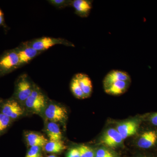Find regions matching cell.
I'll list each match as a JSON object with an SVG mask.
<instances>
[{
	"label": "cell",
	"instance_id": "28",
	"mask_svg": "<svg viewBox=\"0 0 157 157\" xmlns=\"http://www.w3.org/2000/svg\"><path fill=\"white\" fill-rule=\"evenodd\" d=\"M2 100H1V99H0V104L2 103Z\"/></svg>",
	"mask_w": 157,
	"mask_h": 157
},
{
	"label": "cell",
	"instance_id": "4",
	"mask_svg": "<svg viewBox=\"0 0 157 157\" xmlns=\"http://www.w3.org/2000/svg\"><path fill=\"white\" fill-rule=\"evenodd\" d=\"M19 67V58L15 48L6 52L0 56V76L11 73Z\"/></svg>",
	"mask_w": 157,
	"mask_h": 157
},
{
	"label": "cell",
	"instance_id": "27",
	"mask_svg": "<svg viewBox=\"0 0 157 157\" xmlns=\"http://www.w3.org/2000/svg\"><path fill=\"white\" fill-rule=\"evenodd\" d=\"M47 157H57L54 155H50L48 156Z\"/></svg>",
	"mask_w": 157,
	"mask_h": 157
},
{
	"label": "cell",
	"instance_id": "23",
	"mask_svg": "<svg viewBox=\"0 0 157 157\" xmlns=\"http://www.w3.org/2000/svg\"><path fill=\"white\" fill-rule=\"evenodd\" d=\"M96 156L102 157H109L114 156V155L111 151L106 149L101 148L97 151L96 154Z\"/></svg>",
	"mask_w": 157,
	"mask_h": 157
},
{
	"label": "cell",
	"instance_id": "6",
	"mask_svg": "<svg viewBox=\"0 0 157 157\" xmlns=\"http://www.w3.org/2000/svg\"><path fill=\"white\" fill-rule=\"evenodd\" d=\"M44 113L48 120L57 123L64 121L67 117L66 108L56 103L47 104Z\"/></svg>",
	"mask_w": 157,
	"mask_h": 157
},
{
	"label": "cell",
	"instance_id": "25",
	"mask_svg": "<svg viewBox=\"0 0 157 157\" xmlns=\"http://www.w3.org/2000/svg\"><path fill=\"white\" fill-rule=\"evenodd\" d=\"M151 121L154 125L157 126V113L152 116L151 118Z\"/></svg>",
	"mask_w": 157,
	"mask_h": 157
},
{
	"label": "cell",
	"instance_id": "3",
	"mask_svg": "<svg viewBox=\"0 0 157 157\" xmlns=\"http://www.w3.org/2000/svg\"><path fill=\"white\" fill-rule=\"evenodd\" d=\"M35 49L42 52L56 45H63L70 47H75L73 43L64 39L50 37H42L27 42Z\"/></svg>",
	"mask_w": 157,
	"mask_h": 157
},
{
	"label": "cell",
	"instance_id": "10",
	"mask_svg": "<svg viewBox=\"0 0 157 157\" xmlns=\"http://www.w3.org/2000/svg\"><path fill=\"white\" fill-rule=\"evenodd\" d=\"M93 1L90 0H73L72 6L76 15L82 17H88L92 9Z\"/></svg>",
	"mask_w": 157,
	"mask_h": 157
},
{
	"label": "cell",
	"instance_id": "9",
	"mask_svg": "<svg viewBox=\"0 0 157 157\" xmlns=\"http://www.w3.org/2000/svg\"><path fill=\"white\" fill-rule=\"evenodd\" d=\"M123 139L117 129H108L101 138V143L109 147H116L120 145Z\"/></svg>",
	"mask_w": 157,
	"mask_h": 157
},
{
	"label": "cell",
	"instance_id": "2",
	"mask_svg": "<svg viewBox=\"0 0 157 157\" xmlns=\"http://www.w3.org/2000/svg\"><path fill=\"white\" fill-rule=\"evenodd\" d=\"M34 86L27 75H21L16 82L13 98L20 104L25 103L33 92Z\"/></svg>",
	"mask_w": 157,
	"mask_h": 157
},
{
	"label": "cell",
	"instance_id": "29",
	"mask_svg": "<svg viewBox=\"0 0 157 157\" xmlns=\"http://www.w3.org/2000/svg\"><path fill=\"white\" fill-rule=\"evenodd\" d=\"M95 157H98V156H96ZM109 157H115V156H114Z\"/></svg>",
	"mask_w": 157,
	"mask_h": 157
},
{
	"label": "cell",
	"instance_id": "20",
	"mask_svg": "<svg viewBox=\"0 0 157 157\" xmlns=\"http://www.w3.org/2000/svg\"><path fill=\"white\" fill-rule=\"evenodd\" d=\"M71 0H49L48 2L57 9H62L72 6Z\"/></svg>",
	"mask_w": 157,
	"mask_h": 157
},
{
	"label": "cell",
	"instance_id": "30",
	"mask_svg": "<svg viewBox=\"0 0 157 157\" xmlns=\"http://www.w3.org/2000/svg\"></svg>",
	"mask_w": 157,
	"mask_h": 157
},
{
	"label": "cell",
	"instance_id": "7",
	"mask_svg": "<svg viewBox=\"0 0 157 157\" xmlns=\"http://www.w3.org/2000/svg\"><path fill=\"white\" fill-rule=\"evenodd\" d=\"M15 49L19 58L20 67L28 63L42 53L29 45L27 42L21 44Z\"/></svg>",
	"mask_w": 157,
	"mask_h": 157
},
{
	"label": "cell",
	"instance_id": "8",
	"mask_svg": "<svg viewBox=\"0 0 157 157\" xmlns=\"http://www.w3.org/2000/svg\"><path fill=\"white\" fill-rule=\"evenodd\" d=\"M119 81L130 82L131 77L128 73L122 70H113L109 71L104 77L103 86L105 90L114 82Z\"/></svg>",
	"mask_w": 157,
	"mask_h": 157
},
{
	"label": "cell",
	"instance_id": "13",
	"mask_svg": "<svg viewBox=\"0 0 157 157\" xmlns=\"http://www.w3.org/2000/svg\"><path fill=\"white\" fill-rule=\"evenodd\" d=\"M25 139L29 146H38L43 148L48 141L44 135L34 132L27 133L25 135Z\"/></svg>",
	"mask_w": 157,
	"mask_h": 157
},
{
	"label": "cell",
	"instance_id": "26",
	"mask_svg": "<svg viewBox=\"0 0 157 157\" xmlns=\"http://www.w3.org/2000/svg\"><path fill=\"white\" fill-rule=\"evenodd\" d=\"M4 22V14H3L2 11L0 9V25H3Z\"/></svg>",
	"mask_w": 157,
	"mask_h": 157
},
{
	"label": "cell",
	"instance_id": "15",
	"mask_svg": "<svg viewBox=\"0 0 157 157\" xmlns=\"http://www.w3.org/2000/svg\"><path fill=\"white\" fill-rule=\"evenodd\" d=\"M45 131L49 140L59 141L62 140L63 135L61 129L57 123L49 121L46 125Z\"/></svg>",
	"mask_w": 157,
	"mask_h": 157
},
{
	"label": "cell",
	"instance_id": "1",
	"mask_svg": "<svg viewBox=\"0 0 157 157\" xmlns=\"http://www.w3.org/2000/svg\"><path fill=\"white\" fill-rule=\"evenodd\" d=\"M24 103L28 109L36 113L44 112L48 104L47 97L36 86Z\"/></svg>",
	"mask_w": 157,
	"mask_h": 157
},
{
	"label": "cell",
	"instance_id": "19",
	"mask_svg": "<svg viewBox=\"0 0 157 157\" xmlns=\"http://www.w3.org/2000/svg\"><path fill=\"white\" fill-rule=\"evenodd\" d=\"M12 121L10 118L0 112V137L9 128Z\"/></svg>",
	"mask_w": 157,
	"mask_h": 157
},
{
	"label": "cell",
	"instance_id": "16",
	"mask_svg": "<svg viewBox=\"0 0 157 157\" xmlns=\"http://www.w3.org/2000/svg\"><path fill=\"white\" fill-rule=\"evenodd\" d=\"M130 82L119 81L114 82L109 87L104 90L105 93L113 96L120 95L126 91Z\"/></svg>",
	"mask_w": 157,
	"mask_h": 157
},
{
	"label": "cell",
	"instance_id": "17",
	"mask_svg": "<svg viewBox=\"0 0 157 157\" xmlns=\"http://www.w3.org/2000/svg\"><path fill=\"white\" fill-rule=\"evenodd\" d=\"M67 148V146L63 140L51 141L48 140L43 147L44 150L49 153L58 154Z\"/></svg>",
	"mask_w": 157,
	"mask_h": 157
},
{
	"label": "cell",
	"instance_id": "14",
	"mask_svg": "<svg viewBox=\"0 0 157 157\" xmlns=\"http://www.w3.org/2000/svg\"><path fill=\"white\" fill-rule=\"evenodd\" d=\"M75 76L78 79L85 98L90 97L93 91V84L89 76L82 73H78Z\"/></svg>",
	"mask_w": 157,
	"mask_h": 157
},
{
	"label": "cell",
	"instance_id": "24",
	"mask_svg": "<svg viewBox=\"0 0 157 157\" xmlns=\"http://www.w3.org/2000/svg\"><path fill=\"white\" fill-rule=\"evenodd\" d=\"M67 157H80L78 148H73L71 149L68 151Z\"/></svg>",
	"mask_w": 157,
	"mask_h": 157
},
{
	"label": "cell",
	"instance_id": "18",
	"mask_svg": "<svg viewBox=\"0 0 157 157\" xmlns=\"http://www.w3.org/2000/svg\"><path fill=\"white\" fill-rule=\"evenodd\" d=\"M70 89L73 95L76 98L79 99L86 98L84 94L80 87L78 79L75 75L72 78L70 82Z\"/></svg>",
	"mask_w": 157,
	"mask_h": 157
},
{
	"label": "cell",
	"instance_id": "21",
	"mask_svg": "<svg viewBox=\"0 0 157 157\" xmlns=\"http://www.w3.org/2000/svg\"><path fill=\"white\" fill-rule=\"evenodd\" d=\"M80 157H94V153L92 148L86 145H82L78 147Z\"/></svg>",
	"mask_w": 157,
	"mask_h": 157
},
{
	"label": "cell",
	"instance_id": "5",
	"mask_svg": "<svg viewBox=\"0 0 157 157\" xmlns=\"http://www.w3.org/2000/svg\"><path fill=\"white\" fill-rule=\"evenodd\" d=\"M0 112L13 121L23 114L24 109L20 103L12 98L2 101L0 104Z\"/></svg>",
	"mask_w": 157,
	"mask_h": 157
},
{
	"label": "cell",
	"instance_id": "22",
	"mask_svg": "<svg viewBox=\"0 0 157 157\" xmlns=\"http://www.w3.org/2000/svg\"><path fill=\"white\" fill-rule=\"evenodd\" d=\"M25 157H42V148L38 146L30 147Z\"/></svg>",
	"mask_w": 157,
	"mask_h": 157
},
{
	"label": "cell",
	"instance_id": "11",
	"mask_svg": "<svg viewBox=\"0 0 157 157\" xmlns=\"http://www.w3.org/2000/svg\"><path fill=\"white\" fill-rule=\"evenodd\" d=\"M138 124L135 121H129L119 124L117 128V130L123 139L135 135L137 133Z\"/></svg>",
	"mask_w": 157,
	"mask_h": 157
},
{
	"label": "cell",
	"instance_id": "12",
	"mask_svg": "<svg viewBox=\"0 0 157 157\" xmlns=\"http://www.w3.org/2000/svg\"><path fill=\"white\" fill-rule=\"evenodd\" d=\"M157 141V132L154 130L146 131L141 135L137 141L140 148L148 149L154 146Z\"/></svg>",
	"mask_w": 157,
	"mask_h": 157
}]
</instances>
